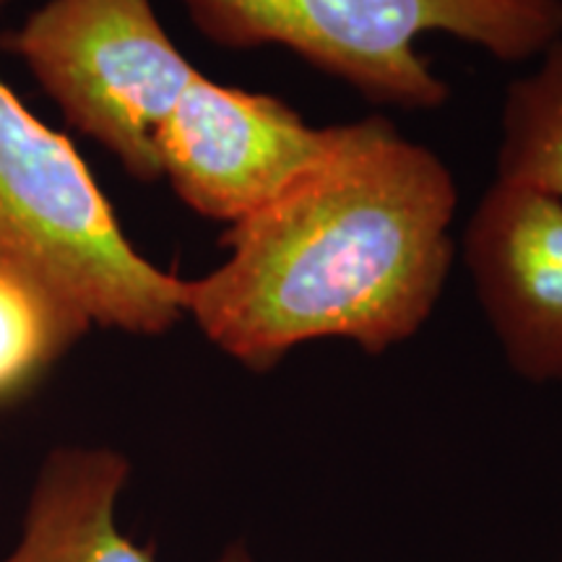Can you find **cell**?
Returning a JSON list of instances; mask_svg holds the SVG:
<instances>
[{
  "mask_svg": "<svg viewBox=\"0 0 562 562\" xmlns=\"http://www.w3.org/2000/svg\"><path fill=\"white\" fill-rule=\"evenodd\" d=\"M0 256L45 273L100 328L161 336L186 318L182 279L140 256L70 138L3 79Z\"/></svg>",
  "mask_w": 562,
  "mask_h": 562,
  "instance_id": "3",
  "label": "cell"
},
{
  "mask_svg": "<svg viewBox=\"0 0 562 562\" xmlns=\"http://www.w3.org/2000/svg\"><path fill=\"white\" fill-rule=\"evenodd\" d=\"M456 209L432 149L383 115L341 123L321 157L224 229L216 269L182 279V313L250 372L321 339L385 355L446 292Z\"/></svg>",
  "mask_w": 562,
  "mask_h": 562,
  "instance_id": "1",
  "label": "cell"
},
{
  "mask_svg": "<svg viewBox=\"0 0 562 562\" xmlns=\"http://www.w3.org/2000/svg\"><path fill=\"white\" fill-rule=\"evenodd\" d=\"M336 125L315 128L273 94L199 74L157 133L161 180L211 222H240L321 157Z\"/></svg>",
  "mask_w": 562,
  "mask_h": 562,
  "instance_id": "5",
  "label": "cell"
},
{
  "mask_svg": "<svg viewBox=\"0 0 562 562\" xmlns=\"http://www.w3.org/2000/svg\"><path fill=\"white\" fill-rule=\"evenodd\" d=\"M495 180L562 203V37L505 89Z\"/></svg>",
  "mask_w": 562,
  "mask_h": 562,
  "instance_id": "9",
  "label": "cell"
},
{
  "mask_svg": "<svg viewBox=\"0 0 562 562\" xmlns=\"http://www.w3.org/2000/svg\"><path fill=\"white\" fill-rule=\"evenodd\" d=\"M203 37L229 50L279 45L364 100L438 110L451 87L417 50L427 34L495 60L539 58L562 37V0H182Z\"/></svg>",
  "mask_w": 562,
  "mask_h": 562,
  "instance_id": "2",
  "label": "cell"
},
{
  "mask_svg": "<svg viewBox=\"0 0 562 562\" xmlns=\"http://www.w3.org/2000/svg\"><path fill=\"white\" fill-rule=\"evenodd\" d=\"M0 47L133 180H161L157 133L201 70L161 26L151 0H47Z\"/></svg>",
  "mask_w": 562,
  "mask_h": 562,
  "instance_id": "4",
  "label": "cell"
},
{
  "mask_svg": "<svg viewBox=\"0 0 562 562\" xmlns=\"http://www.w3.org/2000/svg\"><path fill=\"white\" fill-rule=\"evenodd\" d=\"M211 562H256V560H252L248 544H245V542H232V544L224 547V550L216 554V558L211 560Z\"/></svg>",
  "mask_w": 562,
  "mask_h": 562,
  "instance_id": "10",
  "label": "cell"
},
{
  "mask_svg": "<svg viewBox=\"0 0 562 562\" xmlns=\"http://www.w3.org/2000/svg\"><path fill=\"white\" fill-rule=\"evenodd\" d=\"M463 263L508 368L562 383V203L495 180L463 229Z\"/></svg>",
  "mask_w": 562,
  "mask_h": 562,
  "instance_id": "6",
  "label": "cell"
},
{
  "mask_svg": "<svg viewBox=\"0 0 562 562\" xmlns=\"http://www.w3.org/2000/svg\"><path fill=\"white\" fill-rule=\"evenodd\" d=\"M128 480V456L115 448H55L34 480L19 542L0 562H157L117 526Z\"/></svg>",
  "mask_w": 562,
  "mask_h": 562,
  "instance_id": "7",
  "label": "cell"
},
{
  "mask_svg": "<svg viewBox=\"0 0 562 562\" xmlns=\"http://www.w3.org/2000/svg\"><path fill=\"white\" fill-rule=\"evenodd\" d=\"M91 328L45 273L0 256V406L32 391Z\"/></svg>",
  "mask_w": 562,
  "mask_h": 562,
  "instance_id": "8",
  "label": "cell"
},
{
  "mask_svg": "<svg viewBox=\"0 0 562 562\" xmlns=\"http://www.w3.org/2000/svg\"><path fill=\"white\" fill-rule=\"evenodd\" d=\"M560 562H562V554H560Z\"/></svg>",
  "mask_w": 562,
  "mask_h": 562,
  "instance_id": "11",
  "label": "cell"
}]
</instances>
